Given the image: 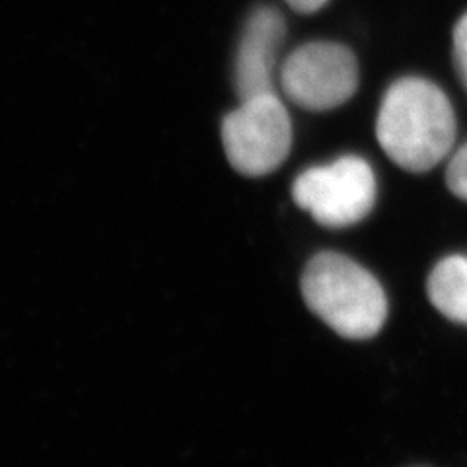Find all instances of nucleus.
<instances>
[{
	"instance_id": "1",
	"label": "nucleus",
	"mask_w": 467,
	"mask_h": 467,
	"mask_svg": "<svg viewBox=\"0 0 467 467\" xmlns=\"http://www.w3.org/2000/svg\"><path fill=\"white\" fill-rule=\"evenodd\" d=\"M376 135L384 152L407 171H429L448 156L456 140L450 99L425 78H401L379 106Z\"/></svg>"
},
{
	"instance_id": "2",
	"label": "nucleus",
	"mask_w": 467,
	"mask_h": 467,
	"mask_svg": "<svg viewBox=\"0 0 467 467\" xmlns=\"http://www.w3.org/2000/svg\"><path fill=\"white\" fill-rule=\"evenodd\" d=\"M308 308L347 339H370L388 316L384 288L367 269L341 254H317L302 275Z\"/></svg>"
},
{
	"instance_id": "3",
	"label": "nucleus",
	"mask_w": 467,
	"mask_h": 467,
	"mask_svg": "<svg viewBox=\"0 0 467 467\" xmlns=\"http://www.w3.org/2000/svg\"><path fill=\"white\" fill-rule=\"evenodd\" d=\"M223 144L232 168L261 178L279 168L292 144L290 117L275 94L242 101L223 121Z\"/></svg>"
},
{
	"instance_id": "4",
	"label": "nucleus",
	"mask_w": 467,
	"mask_h": 467,
	"mask_svg": "<svg viewBox=\"0 0 467 467\" xmlns=\"http://www.w3.org/2000/svg\"><path fill=\"white\" fill-rule=\"evenodd\" d=\"M300 209L327 228H345L368 216L376 202V178L370 164L358 156H343L329 166L300 173L292 185Z\"/></svg>"
},
{
	"instance_id": "5",
	"label": "nucleus",
	"mask_w": 467,
	"mask_h": 467,
	"mask_svg": "<svg viewBox=\"0 0 467 467\" xmlns=\"http://www.w3.org/2000/svg\"><path fill=\"white\" fill-rule=\"evenodd\" d=\"M286 98L302 109L329 111L343 106L358 88V63L341 43H306L286 57L281 68Z\"/></svg>"
},
{
	"instance_id": "6",
	"label": "nucleus",
	"mask_w": 467,
	"mask_h": 467,
	"mask_svg": "<svg viewBox=\"0 0 467 467\" xmlns=\"http://www.w3.org/2000/svg\"><path fill=\"white\" fill-rule=\"evenodd\" d=\"M285 36L286 22L273 6H257L245 20L234 61V86L240 101L275 94L273 75Z\"/></svg>"
},
{
	"instance_id": "7",
	"label": "nucleus",
	"mask_w": 467,
	"mask_h": 467,
	"mask_svg": "<svg viewBox=\"0 0 467 467\" xmlns=\"http://www.w3.org/2000/svg\"><path fill=\"white\" fill-rule=\"evenodd\" d=\"M427 290L438 312L467 326V255H450L438 263L429 276Z\"/></svg>"
},
{
	"instance_id": "8",
	"label": "nucleus",
	"mask_w": 467,
	"mask_h": 467,
	"mask_svg": "<svg viewBox=\"0 0 467 467\" xmlns=\"http://www.w3.org/2000/svg\"><path fill=\"white\" fill-rule=\"evenodd\" d=\"M446 183L458 199L467 201V142L451 156L446 171Z\"/></svg>"
},
{
	"instance_id": "9",
	"label": "nucleus",
	"mask_w": 467,
	"mask_h": 467,
	"mask_svg": "<svg viewBox=\"0 0 467 467\" xmlns=\"http://www.w3.org/2000/svg\"><path fill=\"white\" fill-rule=\"evenodd\" d=\"M454 67L462 86L467 90V14H463L454 27Z\"/></svg>"
},
{
	"instance_id": "10",
	"label": "nucleus",
	"mask_w": 467,
	"mask_h": 467,
	"mask_svg": "<svg viewBox=\"0 0 467 467\" xmlns=\"http://www.w3.org/2000/svg\"><path fill=\"white\" fill-rule=\"evenodd\" d=\"M285 3L300 14H314L317 10L324 8L329 0H285Z\"/></svg>"
}]
</instances>
